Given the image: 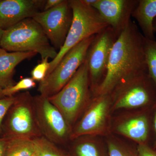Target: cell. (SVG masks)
I'll use <instances>...</instances> for the list:
<instances>
[{
  "instance_id": "6da1fadb",
  "label": "cell",
  "mask_w": 156,
  "mask_h": 156,
  "mask_svg": "<svg viewBox=\"0 0 156 156\" xmlns=\"http://www.w3.org/2000/svg\"><path fill=\"white\" fill-rule=\"evenodd\" d=\"M144 38L131 20L114 44L106 75L93 92L95 96L110 94L121 84L147 73Z\"/></svg>"
},
{
  "instance_id": "7a4b0ae2",
  "label": "cell",
  "mask_w": 156,
  "mask_h": 156,
  "mask_svg": "<svg viewBox=\"0 0 156 156\" xmlns=\"http://www.w3.org/2000/svg\"><path fill=\"white\" fill-rule=\"evenodd\" d=\"M1 48L10 52H36L42 59L53 60L58 53L41 26L32 18L23 20L4 30Z\"/></svg>"
},
{
  "instance_id": "3957f363",
  "label": "cell",
  "mask_w": 156,
  "mask_h": 156,
  "mask_svg": "<svg viewBox=\"0 0 156 156\" xmlns=\"http://www.w3.org/2000/svg\"><path fill=\"white\" fill-rule=\"evenodd\" d=\"M91 91L86 60L63 88L48 98L61 112L72 129L89 104Z\"/></svg>"
},
{
  "instance_id": "277c9868",
  "label": "cell",
  "mask_w": 156,
  "mask_h": 156,
  "mask_svg": "<svg viewBox=\"0 0 156 156\" xmlns=\"http://www.w3.org/2000/svg\"><path fill=\"white\" fill-rule=\"evenodd\" d=\"M69 2L73 12L72 23L64 44L56 58L50 62V67L47 76L53 71L71 49L85 39L99 34L109 27L97 11L83 0H69Z\"/></svg>"
},
{
  "instance_id": "5b68a950",
  "label": "cell",
  "mask_w": 156,
  "mask_h": 156,
  "mask_svg": "<svg viewBox=\"0 0 156 156\" xmlns=\"http://www.w3.org/2000/svg\"><path fill=\"white\" fill-rule=\"evenodd\" d=\"M33 140L43 136L37 122L34 96L29 91L16 95L3 124V136Z\"/></svg>"
},
{
  "instance_id": "8992f818",
  "label": "cell",
  "mask_w": 156,
  "mask_h": 156,
  "mask_svg": "<svg viewBox=\"0 0 156 156\" xmlns=\"http://www.w3.org/2000/svg\"><path fill=\"white\" fill-rule=\"evenodd\" d=\"M95 35L82 41L65 55L53 71L39 83L38 91L40 95L47 98L52 97L69 82L86 60L88 50Z\"/></svg>"
},
{
  "instance_id": "52a82bcc",
  "label": "cell",
  "mask_w": 156,
  "mask_h": 156,
  "mask_svg": "<svg viewBox=\"0 0 156 156\" xmlns=\"http://www.w3.org/2000/svg\"><path fill=\"white\" fill-rule=\"evenodd\" d=\"M37 122L42 136L57 145L71 140L72 128L64 117L48 98L34 96Z\"/></svg>"
},
{
  "instance_id": "ba28073f",
  "label": "cell",
  "mask_w": 156,
  "mask_h": 156,
  "mask_svg": "<svg viewBox=\"0 0 156 156\" xmlns=\"http://www.w3.org/2000/svg\"><path fill=\"white\" fill-rule=\"evenodd\" d=\"M113 92H115V109H147L156 104V86L147 73L123 83Z\"/></svg>"
},
{
  "instance_id": "9c48e42d",
  "label": "cell",
  "mask_w": 156,
  "mask_h": 156,
  "mask_svg": "<svg viewBox=\"0 0 156 156\" xmlns=\"http://www.w3.org/2000/svg\"><path fill=\"white\" fill-rule=\"evenodd\" d=\"M32 18L41 26L53 48L59 51L72 23L73 12L69 0H63L48 11L37 12Z\"/></svg>"
},
{
  "instance_id": "30bf717a",
  "label": "cell",
  "mask_w": 156,
  "mask_h": 156,
  "mask_svg": "<svg viewBox=\"0 0 156 156\" xmlns=\"http://www.w3.org/2000/svg\"><path fill=\"white\" fill-rule=\"evenodd\" d=\"M118 36L110 27L95 36L87 53L91 91L94 92L106 75L112 48Z\"/></svg>"
},
{
  "instance_id": "8fae6325",
  "label": "cell",
  "mask_w": 156,
  "mask_h": 156,
  "mask_svg": "<svg viewBox=\"0 0 156 156\" xmlns=\"http://www.w3.org/2000/svg\"><path fill=\"white\" fill-rule=\"evenodd\" d=\"M110 95L97 96L86 108L80 120L72 129L71 140L95 134L103 128L110 101Z\"/></svg>"
},
{
  "instance_id": "7c38bea8",
  "label": "cell",
  "mask_w": 156,
  "mask_h": 156,
  "mask_svg": "<svg viewBox=\"0 0 156 156\" xmlns=\"http://www.w3.org/2000/svg\"><path fill=\"white\" fill-rule=\"evenodd\" d=\"M138 0H97L92 6L117 36L131 20Z\"/></svg>"
},
{
  "instance_id": "4fadbf2b",
  "label": "cell",
  "mask_w": 156,
  "mask_h": 156,
  "mask_svg": "<svg viewBox=\"0 0 156 156\" xmlns=\"http://www.w3.org/2000/svg\"><path fill=\"white\" fill-rule=\"evenodd\" d=\"M44 0H1L0 28L5 30L43 11Z\"/></svg>"
},
{
  "instance_id": "5bb4252c",
  "label": "cell",
  "mask_w": 156,
  "mask_h": 156,
  "mask_svg": "<svg viewBox=\"0 0 156 156\" xmlns=\"http://www.w3.org/2000/svg\"><path fill=\"white\" fill-rule=\"evenodd\" d=\"M37 54L34 52H10L0 48V85L3 89L16 84L14 76L16 66Z\"/></svg>"
},
{
  "instance_id": "9a60e30c",
  "label": "cell",
  "mask_w": 156,
  "mask_h": 156,
  "mask_svg": "<svg viewBox=\"0 0 156 156\" xmlns=\"http://www.w3.org/2000/svg\"><path fill=\"white\" fill-rule=\"evenodd\" d=\"M147 111L121 123L117 127V131L121 134L133 140L139 144H147L152 121L151 122Z\"/></svg>"
},
{
  "instance_id": "2e32d148",
  "label": "cell",
  "mask_w": 156,
  "mask_h": 156,
  "mask_svg": "<svg viewBox=\"0 0 156 156\" xmlns=\"http://www.w3.org/2000/svg\"><path fill=\"white\" fill-rule=\"evenodd\" d=\"M145 38L155 40L153 23L156 17V0H138L131 14Z\"/></svg>"
},
{
  "instance_id": "e0dca14e",
  "label": "cell",
  "mask_w": 156,
  "mask_h": 156,
  "mask_svg": "<svg viewBox=\"0 0 156 156\" xmlns=\"http://www.w3.org/2000/svg\"><path fill=\"white\" fill-rule=\"evenodd\" d=\"M5 137L4 156H32L35 153V146L32 140Z\"/></svg>"
},
{
  "instance_id": "ac0fdd59",
  "label": "cell",
  "mask_w": 156,
  "mask_h": 156,
  "mask_svg": "<svg viewBox=\"0 0 156 156\" xmlns=\"http://www.w3.org/2000/svg\"><path fill=\"white\" fill-rule=\"evenodd\" d=\"M72 140L76 142L73 147L74 156H103L96 144L83 136Z\"/></svg>"
},
{
  "instance_id": "d6986e66",
  "label": "cell",
  "mask_w": 156,
  "mask_h": 156,
  "mask_svg": "<svg viewBox=\"0 0 156 156\" xmlns=\"http://www.w3.org/2000/svg\"><path fill=\"white\" fill-rule=\"evenodd\" d=\"M144 50L147 73L156 86V41L145 38Z\"/></svg>"
},
{
  "instance_id": "ffe728a7",
  "label": "cell",
  "mask_w": 156,
  "mask_h": 156,
  "mask_svg": "<svg viewBox=\"0 0 156 156\" xmlns=\"http://www.w3.org/2000/svg\"><path fill=\"white\" fill-rule=\"evenodd\" d=\"M37 156H64L58 145L41 136L32 140Z\"/></svg>"
},
{
  "instance_id": "44dd1931",
  "label": "cell",
  "mask_w": 156,
  "mask_h": 156,
  "mask_svg": "<svg viewBox=\"0 0 156 156\" xmlns=\"http://www.w3.org/2000/svg\"><path fill=\"white\" fill-rule=\"evenodd\" d=\"M36 86V83L31 77L23 78L14 86L3 89V93L5 97H11L20 91L31 89Z\"/></svg>"
},
{
  "instance_id": "7402d4cb",
  "label": "cell",
  "mask_w": 156,
  "mask_h": 156,
  "mask_svg": "<svg viewBox=\"0 0 156 156\" xmlns=\"http://www.w3.org/2000/svg\"><path fill=\"white\" fill-rule=\"evenodd\" d=\"M49 58L42 59L41 63L37 65L31 72V78L35 81L39 83L44 80L50 67V62Z\"/></svg>"
},
{
  "instance_id": "603a6c76",
  "label": "cell",
  "mask_w": 156,
  "mask_h": 156,
  "mask_svg": "<svg viewBox=\"0 0 156 156\" xmlns=\"http://www.w3.org/2000/svg\"><path fill=\"white\" fill-rule=\"evenodd\" d=\"M16 100V95L0 99V137L3 136V124L9 109Z\"/></svg>"
},
{
  "instance_id": "cb8c5ba5",
  "label": "cell",
  "mask_w": 156,
  "mask_h": 156,
  "mask_svg": "<svg viewBox=\"0 0 156 156\" xmlns=\"http://www.w3.org/2000/svg\"><path fill=\"white\" fill-rule=\"evenodd\" d=\"M108 156H137V152L132 155L119 146L112 142L108 143Z\"/></svg>"
},
{
  "instance_id": "d4e9b609",
  "label": "cell",
  "mask_w": 156,
  "mask_h": 156,
  "mask_svg": "<svg viewBox=\"0 0 156 156\" xmlns=\"http://www.w3.org/2000/svg\"><path fill=\"white\" fill-rule=\"evenodd\" d=\"M136 152L137 156H156V150L147 144H139Z\"/></svg>"
},
{
  "instance_id": "484cf974",
  "label": "cell",
  "mask_w": 156,
  "mask_h": 156,
  "mask_svg": "<svg viewBox=\"0 0 156 156\" xmlns=\"http://www.w3.org/2000/svg\"><path fill=\"white\" fill-rule=\"evenodd\" d=\"M63 0H47L46 1L43 11H48L61 4Z\"/></svg>"
},
{
  "instance_id": "4316f807",
  "label": "cell",
  "mask_w": 156,
  "mask_h": 156,
  "mask_svg": "<svg viewBox=\"0 0 156 156\" xmlns=\"http://www.w3.org/2000/svg\"><path fill=\"white\" fill-rule=\"evenodd\" d=\"M152 118V126L153 131H154V149L156 150V104L153 107Z\"/></svg>"
},
{
  "instance_id": "83f0119b",
  "label": "cell",
  "mask_w": 156,
  "mask_h": 156,
  "mask_svg": "<svg viewBox=\"0 0 156 156\" xmlns=\"http://www.w3.org/2000/svg\"><path fill=\"white\" fill-rule=\"evenodd\" d=\"M6 143V138L5 136L0 137V156H4Z\"/></svg>"
},
{
  "instance_id": "f1b7e54d",
  "label": "cell",
  "mask_w": 156,
  "mask_h": 156,
  "mask_svg": "<svg viewBox=\"0 0 156 156\" xmlns=\"http://www.w3.org/2000/svg\"><path fill=\"white\" fill-rule=\"evenodd\" d=\"M5 97V96L4 95V93H3V89L0 85V99L4 98Z\"/></svg>"
},
{
  "instance_id": "f546056e",
  "label": "cell",
  "mask_w": 156,
  "mask_h": 156,
  "mask_svg": "<svg viewBox=\"0 0 156 156\" xmlns=\"http://www.w3.org/2000/svg\"><path fill=\"white\" fill-rule=\"evenodd\" d=\"M4 32V30L0 28V48H1V41H2V37L3 34Z\"/></svg>"
},
{
  "instance_id": "4dcf8cb0",
  "label": "cell",
  "mask_w": 156,
  "mask_h": 156,
  "mask_svg": "<svg viewBox=\"0 0 156 156\" xmlns=\"http://www.w3.org/2000/svg\"><path fill=\"white\" fill-rule=\"evenodd\" d=\"M153 27L154 31L156 32V17L155 18L154 20L153 23Z\"/></svg>"
},
{
  "instance_id": "1f68e13d",
  "label": "cell",
  "mask_w": 156,
  "mask_h": 156,
  "mask_svg": "<svg viewBox=\"0 0 156 156\" xmlns=\"http://www.w3.org/2000/svg\"><path fill=\"white\" fill-rule=\"evenodd\" d=\"M32 156H37V155L35 153H35Z\"/></svg>"
},
{
  "instance_id": "d6a6232c",
  "label": "cell",
  "mask_w": 156,
  "mask_h": 156,
  "mask_svg": "<svg viewBox=\"0 0 156 156\" xmlns=\"http://www.w3.org/2000/svg\"><path fill=\"white\" fill-rule=\"evenodd\" d=\"M0 1H1V0H0Z\"/></svg>"
}]
</instances>
